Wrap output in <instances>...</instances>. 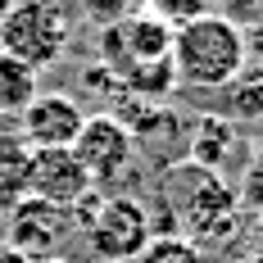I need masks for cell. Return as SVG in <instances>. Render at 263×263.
Wrapping results in <instances>:
<instances>
[{
	"label": "cell",
	"mask_w": 263,
	"mask_h": 263,
	"mask_svg": "<svg viewBox=\"0 0 263 263\" xmlns=\"http://www.w3.org/2000/svg\"><path fill=\"white\" fill-rule=\"evenodd\" d=\"M78 5H82V18L96 27H114L123 18H132V14L150 9V0H78Z\"/></svg>",
	"instance_id": "14"
},
{
	"label": "cell",
	"mask_w": 263,
	"mask_h": 263,
	"mask_svg": "<svg viewBox=\"0 0 263 263\" xmlns=\"http://www.w3.org/2000/svg\"><path fill=\"white\" fill-rule=\"evenodd\" d=\"M173 32L177 27L163 23L159 14H132L114 27H100V59L114 78H123L127 68H141V64H159L173 54Z\"/></svg>",
	"instance_id": "5"
},
{
	"label": "cell",
	"mask_w": 263,
	"mask_h": 263,
	"mask_svg": "<svg viewBox=\"0 0 263 263\" xmlns=\"http://www.w3.org/2000/svg\"><path fill=\"white\" fill-rule=\"evenodd\" d=\"M78 236L86 240V250L96 254L100 263H136L141 250L150 245L155 236V222L141 200L132 195H86L78 204Z\"/></svg>",
	"instance_id": "3"
},
{
	"label": "cell",
	"mask_w": 263,
	"mask_h": 263,
	"mask_svg": "<svg viewBox=\"0 0 263 263\" xmlns=\"http://www.w3.org/2000/svg\"><path fill=\"white\" fill-rule=\"evenodd\" d=\"M36 100V68L0 50V118H18Z\"/></svg>",
	"instance_id": "12"
},
{
	"label": "cell",
	"mask_w": 263,
	"mask_h": 263,
	"mask_svg": "<svg viewBox=\"0 0 263 263\" xmlns=\"http://www.w3.org/2000/svg\"><path fill=\"white\" fill-rule=\"evenodd\" d=\"M68 232H78L73 209H54V204L32 200V195H23V200L9 209V250H18L27 263L59 259Z\"/></svg>",
	"instance_id": "7"
},
{
	"label": "cell",
	"mask_w": 263,
	"mask_h": 263,
	"mask_svg": "<svg viewBox=\"0 0 263 263\" xmlns=\"http://www.w3.org/2000/svg\"><path fill=\"white\" fill-rule=\"evenodd\" d=\"M159 195H163V209L177 218V236L195 240L200 250L204 245H222V240L236 236L240 227V195L236 186L227 182L222 173L213 168H200V163H173L159 182Z\"/></svg>",
	"instance_id": "1"
},
{
	"label": "cell",
	"mask_w": 263,
	"mask_h": 263,
	"mask_svg": "<svg viewBox=\"0 0 263 263\" xmlns=\"http://www.w3.org/2000/svg\"><path fill=\"white\" fill-rule=\"evenodd\" d=\"M73 155H78V163L86 168L91 186H114V182H123L132 173V163H136V136H132V127L123 118L96 114V118H86V127L78 132Z\"/></svg>",
	"instance_id": "6"
},
{
	"label": "cell",
	"mask_w": 263,
	"mask_h": 263,
	"mask_svg": "<svg viewBox=\"0 0 263 263\" xmlns=\"http://www.w3.org/2000/svg\"><path fill=\"white\" fill-rule=\"evenodd\" d=\"M46 263H64V259H46Z\"/></svg>",
	"instance_id": "19"
},
{
	"label": "cell",
	"mask_w": 263,
	"mask_h": 263,
	"mask_svg": "<svg viewBox=\"0 0 263 263\" xmlns=\"http://www.w3.org/2000/svg\"><path fill=\"white\" fill-rule=\"evenodd\" d=\"M82 127V100L68 91H36V100L18 114V136L27 150H73Z\"/></svg>",
	"instance_id": "8"
},
{
	"label": "cell",
	"mask_w": 263,
	"mask_h": 263,
	"mask_svg": "<svg viewBox=\"0 0 263 263\" xmlns=\"http://www.w3.org/2000/svg\"><path fill=\"white\" fill-rule=\"evenodd\" d=\"M136 263H204V250L177 232H159V236H150V245L141 250Z\"/></svg>",
	"instance_id": "13"
},
{
	"label": "cell",
	"mask_w": 263,
	"mask_h": 263,
	"mask_svg": "<svg viewBox=\"0 0 263 263\" xmlns=\"http://www.w3.org/2000/svg\"><path fill=\"white\" fill-rule=\"evenodd\" d=\"M245 64H263V18L245 27Z\"/></svg>",
	"instance_id": "16"
},
{
	"label": "cell",
	"mask_w": 263,
	"mask_h": 263,
	"mask_svg": "<svg viewBox=\"0 0 263 263\" xmlns=\"http://www.w3.org/2000/svg\"><path fill=\"white\" fill-rule=\"evenodd\" d=\"M236 150V127L222 118V114H209V118H200L195 132H191V145H186V159L191 163H200V168H213V173H222V163L227 155Z\"/></svg>",
	"instance_id": "10"
},
{
	"label": "cell",
	"mask_w": 263,
	"mask_h": 263,
	"mask_svg": "<svg viewBox=\"0 0 263 263\" xmlns=\"http://www.w3.org/2000/svg\"><path fill=\"white\" fill-rule=\"evenodd\" d=\"M259 9H263V0H259Z\"/></svg>",
	"instance_id": "20"
},
{
	"label": "cell",
	"mask_w": 263,
	"mask_h": 263,
	"mask_svg": "<svg viewBox=\"0 0 263 263\" xmlns=\"http://www.w3.org/2000/svg\"><path fill=\"white\" fill-rule=\"evenodd\" d=\"M222 118L227 123H263V64H245L222 86Z\"/></svg>",
	"instance_id": "11"
},
{
	"label": "cell",
	"mask_w": 263,
	"mask_h": 263,
	"mask_svg": "<svg viewBox=\"0 0 263 263\" xmlns=\"http://www.w3.org/2000/svg\"><path fill=\"white\" fill-rule=\"evenodd\" d=\"M250 236H254V245H259V254H263V209L250 213Z\"/></svg>",
	"instance_id": "17"
},
{
	"label": "cell",
	"mask_w": 263,
	"mask_h": 263,
	"mask_svg": "<svg viewBox=\"0 0 263 263\" xmlns=\"http://www.w3.org/2000/svg\"><path fill=\"white\" fill-rule=\"evenodd\" d=\"M23 191L54 209H78L91 195V177L73 150H32L23 168Z\"/></svg>",
	"instance_id": "9"
},
{
	"label": "cell",
	"mask_w": 263,
	"mask_h": 263,
	"mask_svg": "<svg viewBox=\"0 0 263 263\" xmlns=\"http://www.w3.org/2000/svg\"><path fill=\"white\" fill-rule=\"evenodd\" d=\"M240 263H263V254H259V250H254V254H245V259H240Z\"/></svg>",
	"instance_id": "18"
},
{
	"label": "cell",
	"mask_w": 263,
	"mask_h": 263,
	"mask_svg": "<svg viewBox=\"0 0 263 263\" xmlns=\"http://www.w3.org/2000/svg\"><path fill=\"white\" fill-rule=\"evenodd\" d=\"M173 73L177 86L191 91H222L245 68V27L227 14H204L173 32Z\"/></svg>",
	"instance_id": "2"
},
{
	"label": "cell",
	"mask_w": 263,
	"mask_h": 263,
	"mask_svg": "<svg viewBox=\"0 0 263 263\" xmlns=\"http://www.w3.org/2000/svg\"><path fill=\"white\" fill-rule=\"evenodd\" d=\"M0 50L27 68H50L68 50V18L54 0H18L0 18Z\"/></svg>",
	"instance_id": "4"
},
{
	"label": "cell",
	"mask_w": 263,
	"mask_h": 263,
	"mask_svg": "<svg viewBox=\"0 0 263 263\" xmlns=\"http://www.w3.org/2000/svg\"><path fill=\"white\" fill-rule=\"evenodd\" d=\"M213 5H218V0H150V14H159L163 23H173V27H182V23H191V18L213 14Z\"/></svg>",
	"instance_id": "15"
}]
</instances>
